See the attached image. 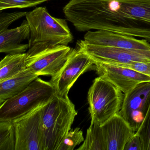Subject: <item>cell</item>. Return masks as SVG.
I'll list each match as a JSON object with an SVG mask.
<instances>
[{
    "mask_svg": "<svg viewBox=\"0 0 150 150\" xmlns=\"http://www.w3.org/2000/svg\"><path fill=\"white\" fill-rule=\"evenodd\" d=\"M124 150H144L143 141L137 132L126 143Z\"/></svg>",
    "mask_w": 150,
    "mask_h": 150,
    "instance_id": "obj_24",
    "label": "cell"
},
{
    "mask_svg": "<svg viewBox=\"0 0 150 150\" xmlns=\"http://www.w3.org/2000/svg\"><path fill=\"white\" fill-rule=\"evenodd\" d=\"M119 112L135 132L139 129L150 104V82H142L124 94Z\"/></svg>",
    "mask_w": 150,
    "mask_h": 150,
    "instance_id": "obj_10",
    "label": "cell"
},
{
    "mask_svg": "<svg viewBox=\"0 0 150 150\" xmlns=\"http://www.w3.org/2000/svg\"><path fill=\"white\" fill-rule=\"evenodd\" d=\"M45 105L13 121L16 136L15 150H44L42 112Z\"/></svg>",
    "mask_w": 150,
    "mask_h": 150,
    "instance_id": "obj_6",
    "label": "cell"
},
{
    "mask_svg": "<svg viewBox=\"0 0 150 150\" xmlns=\"http://www.w3.org/2000/svg\"><path fill=\"white\" fill-rule=\"evenodd\" d=\"M38 77L27 68L16 75L0 81V105L21 93Z\"/></svg>",
    "mask_w": 150,
    "mask_h": 150,
    "instance_id": "obj_15",
    "label": "cell"
},
{
    "mask_svg": "<svg viewBox=\"0 0 150 150\" xmlns=\"http://www.w3.org/2000/svg\"><path fill=\"white\" fill-rule=\"evenodd\" d=\"M101 126L107 150H124L135 132L119 113Z\"/></svg>",
    "mask_w": 150,
    "mask_h": 150,
    "instance_id": "obj_13",
    "label": "cell"
},
{
    "mask_svg": "<svg viewBox=\"0 0 150 150\" xmlns=\"http://www.w3.org/2000/svg\"><path fill=\"white\" fill-rule=\"evenodd\" d=\"M57 93L50 81L38 78L21 93L1 104L0 121L19 119L48 103Z\"/></svg>",
    "mask_w": 150,
    "mask_h": 150,
    "instance_id": "obj_4",
    "label": "cell"
},
{
    "mask_svg": "<svg viewBox=\"0 0 150 150\" xmlns=\"http://www.w3.org/2000/svg\"><path fill=\"white\" fill-rule=\"evenodd\" d=\"M95 67L101 76L119 88L124 94L138 84L150 82V77L133 69L107 63H95Z\"/></svg>",
    "mask_w": 150,
    "mask_h": 150,
    "instance_id": "obj_11",
    "label": "cell"
},
{
    "mask_svg": "<svg viewBox=\"0 0 150 150\" xmlns=\"http://www.w3.org/2000/svg\"><path fill=\"white\" fill-rule=\"evenodd\" d=\"M94 65V61L86 54L79 49H72L60 72L51 78L50 82L55 88L57 94L68 96L69 90L79 76Z\"/></svg>",
    "mask_w": 150,
    "mask_h": 150,
    "instance_id": "obj_8",
    "label": "cell"
},
{
    "mask_svg": "<svg viewBox=\"0 0 150 150\" xmlns=\"http://www.w3.org/2000/svg\"><path fill=\"white\" fill-rule=\"evenodd\" d=\"M26 53L8 54L0 62V81L9 79L26 69Z\"/></svg>",
    "mask_w": 150,
    "mask_h": 150,
    "instance_id": "obj_16",
    "label": "cell"
},
{
    "mask_svg": "<svg viewBox=\"0 0 150 150\" xmlns=\"http://www.w3.org/2000/svg\"><path fill=\"white\" fill-rule=\"evenodd\" d=\"M124 94L101 76L96 78L88 95L91 123L102 125L122 109Z\"/></svg>",
    "mask_w": 150,
    "mask_h": 150,
    "instance_id": "obj_5",
    "label": "cell"
},
{
    "mask_svg": "<svg viewBox=\"0 0 150 150\" xmlns=\"http://www.w3.org/2000/svg\"><path fill=\"white\" fill-rule=\"evenodd\" d=\"M16 136L13 122L0 121V150H15Z\"/></svg>",
    "mask_w": 150,
    "mask_h": 150,
    "instance_id": "obj_18",
    "label": "cell"
},
{
    "mask_svg": "<svg viewBox=\"0 0 150 150\" xmlns=\"http://www.w3.org/2000/svg\"><path fill=\"white\" fill-rule=\"evenodd\" d=\"M83 132L79 128L72 129L62 140L57 150H73L84 141Z\"/></svg>",
    "mask_w": 150,
    "mask_h": 150,
    "instance_id": "obj_19",
    "label": "cell"
},
{
    "mask_svg": "<svg viewBox=\"0 0 150 150\" xmlns=\"http://www.w3.org/2000/svg\"><path fill=\"white\" fill-rule=\"evenodd\" d=\"M26 17L30 29L27 56L57 45H67L73 39L66 20L52 17L46 8H37Z\"/></svg>",
    "mask_w": 150,
    "mask_h": 150,
    "instance_id": "obj_2",
    "label": "cell"
},
{
    "mask_svg": "<svg viewBox=\"0 0 150 150\" xmlns=\"http://www.w3.org/2000/svg\"><path fill=\"white\" fill-rule=\"evenodd\" d=\"M136 132L142 139L144 150H150V104L140 127Z\"/></svg>",
    "mask_w": 150,
    "mask_h": 150,
    "instance_id": "obj_21",
    "label": "cell"
},
{
    "mask_svg": "<svg viewBox=\"0 0 150 150\" xmlns=\"http://www.w3.org/2000/svg\"><path fill=\"white\" fill-rule=\"evenodd\" d=\"M28 12H16L3 13L0 15V33L8 29L10 24L22 17L26 16Z\"/></svg>",
    "mask_w": 150,
    "mask_h": 150,
    "instance_id": "obj_22",
    "label": "cell"
},
{
    "mask_svg": "<svg viewBox=\"0 0 150 150\" xmlns=\"http://www.w3.org/2000/svg\"><path fill=\"white\" fill-rule=\"evenodd\" d=\"M78 150H107V144L101 126L91 123L87 131L86 139Z\"/></svg>",
    "mask_w": 150,
    "mask_h": 150,
    "instance_id": "obj_17",
    "label": "cell"
},
{
    "mask_svg": "<svg viewBox=\"0 0 150 150\" xmlns=\"http://www.w3.org/2000/svg\"><path fill=\"white\" fill-rule=\"evenodd\" d=\"M49 0H0V11L13 8L35 6Z\"/></svg>",
    "mask_w": 150,
    "mask_h": 150,
    "instance_id": "obj_20",
    "label": "cell"
},
{
    "mask_svg": "<svg viewBox=\"0 0 150 150\" xmlns=\"http://www.w3.org/2000/svg\"><path fill=\"white\" fill-rule=\"evenodd\" d=\"M63 11L80 32L108 30L150 42V0H71Z\"/></svg>",
    "mask_w": 150,
    "mask_h": 150,
    "instance_id": "obj_1",
    "label": "cell"
},
{
    "mask_svg": "<svg viewBox=\"0 0 150 150\" xmlns=\"http://www.w3.org/2000/svg\"><path fill=\"white\" fill-rule=\"evenodd\" d=\"M30 36V29L27 20L17 28L6 30L0 33V52L8 54L25 53L29 45L21 43Z\"/></svg>",
    "mask_w": 150,
    "mask_h": 150,
    "instance_id": "obj_14",
    "label": "cell"
},
{
    "mask_svg": "<svg viewBox=\"0 0 150 150\" xmlns=\"http://www.w3.org/2000/svg\"><path fill=\"white\" fill-rule=\"evenodd\" d=\"M72 50L65 45L48 48L35 55L27 56L25 66L38 76L55 77L65 64Z\"/></svg>",
    "mask_w": 150,
    "mask_h": 150,
    "instance_id": "obj_9",
    "label": "cell"
},
{
    "mask_svg": "<svg viewBox=\"0 0 150 150\" xmlns=\"http://www.w3.org/2000/svg\"><path fill=\"white\" fill-rule=\"evenodd\" d=\"M78 49L89 56L95 63L130 64L150 62V50L104 47L90 44L81 40L77 42Z\"/></svg>",
    "mask_w": 150,
    "mask_h": 150,
    "instance_id": "obj_7",
    "label": "cell"
},
{
    "mask_svg": "<svg viewBox=\"0 0 150 150\" xmlns=\"http://www.w3.org/2000/svg\"><path fill=\"white\" fill-rule=\"evenodd\" d=\"M84 41L90 44L104 47L150 50V44L145 39L139 40L108 30L88 31L85 35Z\"/></svg>",
    "mask_w": 150,
    "mask_h": 150,
    "instance_id": "obj_12",
    "label": "cell"
},
{
    "mask_svg": "<svg viewBox=\"0 0 150 150\" xmlns=\"http://www.w3.org/2000/svg\"><path fill=\"white\" fill-rule=\"evenodd\" d=\"M112 64L133 69L150 77V62H133L130 64Z\"/></svg>",
    "mask_w": 150,
    "mask_h": 150,
    "instance_id": "obj_23",
    "label": "cell"
},
{
    "mask_svg": "<svg viewBox=\"0 0 150 150\" xmlns=\"http://www.w3.org/2000/svg\"><path fill=\"white\" fill-rule=\"evenodd\" d=\"M78 112L68 96L56 93L44 106L42 112L44 150H57L71 129Z\"/></svg>",
    "mask_w": 150,
    "mask_h": 150,
    "instance_id": "obj_3",
    "label": "cell"
}]
</instances>
